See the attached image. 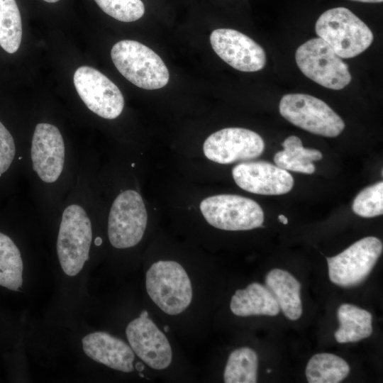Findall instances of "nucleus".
Segmentation results:
<instances>
[{"label": "nucleus", "instance_id": "obj_21", "mask_svg": "<svg viewBox=\"0 0 383 383\" xmlns=\"http://www.w3.org/2000/svg\"><path fill=\"white\" fill-rule=\"evenodd\" d=\"M350 367L343 358L331 353H318L311 357L306 367L309 383H338L348 375Z\"/></svg>", "mask_w": 383, "mask_h": 383}, {"label": "nucleus", "instance_id": "obj_1", "mask_svg": "<svg viewBox=\"0 0 383 383\" xmlns=\"http://www.w3.org/2000/svg\"><path fill=\"white\" fill-rule=\"evenodd\" d=\"M80 151L68 145L60 128L50 122L34 127L26 150V165L35 209L55 217L73 187L79 169Z\"/></svg>", "mask_w": 383, "mask_h": 383}, {"label": "nucleus", "instance_id": "obj_20", "mask_svg": "<svg viewBox=\"0 0 383 383\" xmlns=\"http://www.w3.org/2000/svg\"><path fill=\"white\" fill-rule=\"evenodd\" d=\"M282 147L284 150L274 155V161L277 167L285 170L313 174L315 166L312 162L323 157L319 150L304 148L301 139L295 135L287 137Z\"/></svg>", "mask_w": 383, "mask_h": 383}, {"label": "nucleus", "instance_id": "obj_16", "mask_svg": "<svg viewBox=\"0 0 383 383\" xmlns=\"http://www.w3.org/2000/svg\"><path fill=\"white\" fill-rule=\"evenodd\" d=\"M82 342L84 352L93 360L124 372L134 370V352L123 340L97 331L84 336Z\"/></svg>", "mask_w": 383, "mask_h": 383}, {"label": "nucleus", "instance_id": "obj_33", "mask_svg": "<svg viewBox=\"0 0 383 383\" xmlns=\"http://www.w3.org/2000/svg\"><path fill=\"white\" fill-rule=\"evenodd\" d=\"M271 372H272V371H271L270 369H267V373H270Z\"/></svg>", "mask_w": 383, "mask_h": 383}, {"label": "nucleus", "instance_id": "obj_29", "mask_svg": "<svg viewBox=\"0 0 383 383\" xmlns=\"http://www.w3.org/2000/svg\"><path fill=\"white\" fill-rule=\"evenodd\" d=\"M135 368L136 369V370H138V372H142L145 367H144V365L141 362H137L135 365Z\"/></svg>", "mask_w": 383, "mask_h": 383}, {"label": "nucleus", "instance_id": "obj_24", "mask_svg": "<svg viewBox=\"0 0 383 383\" xmlns=\"http://www.w3.org/2000/svg\"><path fill=\"white\" fill-rule=\"evenodd\" d=\"M22 38V23L16 0H0V46L7 52H16Z\"/></svg>", "mask_w": 383, "mask_h": 383}, {"label": "nucleus", "instance_id": "obj_9", "mask_svg": "<svg viewBox=\"0 0 383 383\" xmlns=\"http://www.w3.org/2000/svg\"><path fill=\"white\" fill-rule=\"evenodd\" d=\"M201 212L212 226L225 231H248L262 226L264 213L255 201L235 194L206 197L200 204Z\"/></svg>", "mask_w": 383, "mask_h": 383}, {"label": "nucleus", "instance_id": "obj_17", "mask_svg": "<svg viewBox=\"0 0 383 383\" xmlns=\"http://www.w3.org/2000/svg\"><path fill=\"white\" fill-rule=\"evenodd\" d=\"M230 308L233 314L243 317L257 315L274 316L280 309L269 289L257 282L237 290L231 298Z\"/></svg>", "mask_w": 383, "mask_h": 383}, {"label": "nucleus", "instance_id": "obj_2", "mask_svg": "<svg viewBox=\"0 0 383 383\" xmlns=\"http://www.w3.org/2000/svg\"><path fill=\"white\" fill-rule=\"evenodd\" d=\"M97 182L92 152L82 150L76 181L56 214L59 218L56 252L68 276L77 275L89 259L95 240L93 217L98 209Z\"/></svg>", "mask_w": 383, "mask_h": 383}, {"label": "nucleus", "instance_id": "obj_7", "mask_svg": "<svg viewBox=\"0 0 383 383\" xmlns=\"http://www.w3.org/2000/svg\"><path fill=\"white\" fill-rule=\"evenodd\" d=\"M295 60L305 76L324 87L340 90L351 81L347 64L321 38L310 39L300 45Z\"/></svg>", "mask_w": 383, "mask_h": 383}, {"label": "nucleus", "instance_id": "obj_14", "mask_svg": "<svg viewBox=\"0 0 383 383\" xmlns=\"http://www.w3.org/2000/svg\"><path fill=\"white\" fill-rule=\"evenodd\" d=\"M215 52L227 64L242 72H257L266 64L263 48L248 35L233 29L218 28L210 35Z\"/></svg>", "mask_w": 383, "mask_h": 383}, {"label": "nucleus", "instance_id": "obj_15", "mask_svg": "<svg viewBox=\"0 0 383 383\" xmlns=\"http://www.w3.org/2000/svg\"><path fill=\"white\" fill-rule=\"evenodd\" d=\"M236 184L245 191L262 195H281L294 186L293 177L285 170L265 161H245L232 170Z\"/></svg>", "mask_w": 383, "mask_h": 383}, {"label": "nucleus", "instance_id": "obj_3", "mask_svg": "<svg viewBox=\"0 0 383 383\" xmlns=\"http://www.w3.org/2000/svg\"><path fill=\"white\" fill-rule=\"evenodd\" d=\"M316 33L341 58L354 57L372 44L369 27L351 11L337 7L323 12L316 23Z\"/></svg>", "mask_w": 383, "mask_h": 383}, {"label": "nucleus", "instance_id": "obj_30", "mask_svg": "<svg viewBox=\"0 0 383 383\" xmlns=\"http://www.w3.org/2000/svg\"><path fill=\"white\" fill-rule=\"evenodd\" d=\"M351 1L365 2V3H380V2H382L383 0H351Z\"/></svg>", "mask_w": 383, "mask_h": 383}, {"label": "nucleus", "instance_id": "obj_18", "mask_svg": "<svg viewBox=\"0 0 383 383\" xmlns=\"http://www.w3.org/2000/svg\"><path fill=\"white\" fill-rule=\"evenodd\" d=\"M265 286L275 298L284 316L292 321L299 319L302 314L301 284L287 271L273 269L265 278Z\"/></svg>", "mask_w": 383, "mask_h": 383}, {"label": "nucleus", "instance_id": "obj_26", "mask_svg": "<svg viewBox=\"0 0 383 383\" xmlns=\"http://www.w3.org/2000/svg\"><path fill=\"white\" fill-rule=\"evenodd\" d=\"M100 9L113 18L123 22H133L145 13L141 0H94Z\"/></svg>", "mask_w": 383, "mask_h": 383}, {"label": "nucleus", "instance_id": "obj_19", "mask_svg": "<svg viewBox=\"0 0 383 383\" xmlns=\"http://www.w3.org/2000/svg\"><path fill=\"white\" fill-rule=\"evenodd\" d=\"M340 328L334 336L340 343L357 342L368 338L372 333V314L356 306L343 304L338 310Z\"/></svg>", "mask_w": 383, "mask_h": 383}, {"label": "nucleus", "instance_id": "obj_27", "mask_svg": "<svg viewBox=\"0 0 383 383\" xmlns=\"http://www.w3.org/2000/svg\"><path fill=\"white\" fill-rule=\"evenodd\" d=\"M17 152L12 134L0 121V179L10 170L16 159L23 162L16 157Z\"/></svg>", "mask_w": 383, "mask_h": 383}, {"label": "nucleus", "instance_id": "obj_8", "mask_svg": "<svg viewBox=\"0 0 383 383\" xmlns=\"http://www.w3.org/2000/svg\"><path fill=\"white\" fill-rule=\"evenodd\" d=\"M279 110L291 123L316 135L334 138L345 128L339 115L323 101L309 94L284 95Z\"/></svg>", "mask_w": 383, "mask_h": 383}, {"label": "nucleus", "instance_id": "obj_11", "mask_svg": "<svg viewBox=\"0 0 383 383\" xmlns=\"http://www.w3.org/2000/svg\"><path fill=\"white\" fill-rule=\"evenodd\" d=\"M76 90L87 108L107 120L118 118L124 108L123 96L106 75L89 66H81L74 74Z\"/></svg>", "mask_w": 383, "mask_h": 383}, {"label": "nucleus", "instance_id": "obj_22", "mask_svg": "<svg viewBox=\"0 0 383 383\" xmlns=\"http://www.w3.org/2000/svg\"><path fill=\"white\" fill-rule=\"evenodd\" d=\"M23 270L19 248L9 236L0 232V285L18 291L23 284Z\"/></svg>", "mask_w": 383, "mask_h": 383}, {"label": "nucleus", "instance_id": "obj_25", "mask_svg": "<svg viewBox=\"0 0 383 383\" xmlns=\"http://www.w3.org/2000/svg\"><path fill=\"white\" fill-rule=\"evenodd\" d=\"M352 209L355 214L364 218H372L382 215V181L362 190L355 198Z\"/></svg>", "mask_w": 383, "mask_h": 383}, {"label": "nucleus", "instance_id": "obj_12", "mask_svg": "<svg viewBox=\"0 0 383 383\" xmlns=\"http://www.w3.org/2000/svg\"><path fill=\"white\" fill-rule=\"evenodd\" d=\"M265 143L257 133L243 128H226L210 135L203 151L210 160L219 164L250 161L262 155Z\"/></svg>", "mask_w": 383, "mask_h": 383}, {"label": "nucleus", "instance_id": "obj_13", "mask_svg": "<svg viewBox=\"0 0 383 383\" xmlns=\"http://www.w3.org/2000/svg\"><path fill=\"white\" fill-rule=\"evenodd\" d=\"M126 334L133 351L150 367L164 370L169 367L172 359L170 344L149 318L147 311L128 323Z\"/></svg>", "mask_w": 383, "mask_h": 383}, {"label": "nucleus", "instance_id": "obj_32", "mask_svg": "<svg viewBox=\"0 0 383 383\" xmlns=\"http://www.w3.org/2000/svg\"><path fill=\"white\" fill-rule=\"evenodd\" d=\"M164 331H165V333L169 332V331H170L169 326H165V328H164Z\"/></svg>", "mask_w": 383, "mask_h": 383}, {"label": "nucleus", "instance_id": "obj_4", "mask_svg": "<svg viewBox=\"0 0 383 383\" xmlns=\"http://www.w3.org/2000/svg\"><path fill=\"white\" fill-rule=\"evenodd\" d=\"M111 57L118 71L140 88L158 89L168 83L170 74L163 60L152 49L138 41L117 42L111 48Z\"/></svg>", "mask_w": 383, "mask_h": 383}, {"label": "nucleus", "instance_id": "obj_31", "mask_svg": "<svg viewBox=\"0 0 383 383\" xmlns=\"http://www.w3.org/2000/svg\"><path fill=\"white\" fill-rule=\"evenodd\" d=\"M46 2H48V3H55V2H57L58 1L60 0H43Z\"/></svg>", "mask_w": 383, "mask_h": 383}, {"label": "nucleus", "instance_id": "obj_5", "mask_svg": "<svg viewBox=\"0 0 383 383\" xmlns=\"http://www.w3.org/2000/svg\"><path fill=\"white\" fill-rule=\"evenodd\" d=\"M145 287L153 302L169 315L181 313L192 302L190 279L177 262L160 260L153 263L146 272Z\"/></svg>", "mask_w": 383, "mask_h": 383}, {"label": "nucleus", "instance_id": "obj_28", "mask_svg": "<svg viewBox=\"0 0 383 383\" xmlns=\"http://www.w3.org/2000/svg\"><path fill=\"white\" fill-rule=\"evenodd\" d=\"M278 219L281 223H282L284 225L288 223V218L282 214H280L278 216Z\"/></svg>", "mask_w": 383, "mask_h": 383}, {"label": "nucleus", "instance_id": "obj_6", "mask_svg": "<svg viewBox=\"0 0 383 383\" xmlns=\"http://www.w3.org/2000/svg\"><path fill=\"white\" fill-rule=\"evenodd\" d=\"M148 213L141 195L135 189L120 192L111 203L107 218L110 244L117 249L135 246L143 238Z\"/></svg>", "mask_w": 383, "mask_h": 383}, {"label": "nucleus", "instance_id": "obj_10", "mask_svg": "<svg viewBox=\"0 0 383 383\" xmlns=\"http://www.w3.org/2000/svg\"><path fill=\"white\" fill-rule=\"evenodd\" d=\"M382 250V241L369 236L354 243L338 255L327 257L331 282L343 287L360 284L370 273Z\"/></svg>", "mask_w": 383, "mask_h": 383}, {"label": "nucleus", "instance_id": "obj_23", "mask_svg": "<svg viewBox=\"0 0 383 383\" xmlns=\"http://www.w3.org/2000/svg\"><path fill=\"white\" fill-rule=\"evenodd\" d=\"M258 358L255 350L243 347L229 355L223 372L226 383H255Z\"/></svg>", "mask_w": 383, "mask_h": 383}]
</instances>
